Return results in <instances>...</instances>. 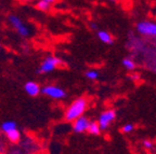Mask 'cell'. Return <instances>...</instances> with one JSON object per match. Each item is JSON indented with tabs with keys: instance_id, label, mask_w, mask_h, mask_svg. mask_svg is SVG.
Returning a JSON list of instances; mask_svg holds the SVG:
<instances>
[{
	"instance_id": "1",
	"label": "cell",
	"mask_w": 156,
	"mask_h": 154,
	"mask_svg": "<svg viewBox=\"0 0 156 154\" xmlns=\"http://www.w3.org/2000/svg\"><path fill=\"white\" fill-rule=\"evenodd\" d=\"M88 99L86 97H78L67 107L64 112V120L66 122H73L79 116H83L88 109Z\"/></svg>"
},
{
	"instance_id": "2",
	"label": "cell",
	"mask_w": 156,
	"mask_h": 154,
	"mask_svg": "<svg viewBox=\"0 0 156 154\" xmlns=\"http://www.w3.org/2000/svg\"><path fill=\"white\" fill-rule=\"evenodd\" d=\"M136 32L141 37L150 40H156V23L147 19H143L136 23Z\"/></svg>"
},
{
	"instance_id": "3",
	"label": "cell",
	"mask_w": 156,
	"mask_h": 154,
	"mask_svg": "<svg viewBox=\"0 0 156 154\" xmlns=\"http://www.w3.org/2000/svg\"><path fill=\"white\" fill-rule=\"evenodd\" d=\"M62 65H64V63L61 58L56 57L54 55H49L39 65L38 73H41V75L50 73L52 71H54L55 69H58V67H61Z\"/></svg>"
},
{
	"instance_id": "4",
	"label": "cell",
	"mask_w": 156,
	"mask_h": 154,
	"mask_svg": "<svg viewBox=\"0 0 156 154\" xmlns=\"http://www.w3.org/2000/svg\"><path fill=\"white\" fill-rule=\"evenodd\" d=\"M116 116H117V112L114 109H107V110L102 111L100 113V116H99V119H98V124L100 126L101 132L108 129L111 124L115 121Z\"/></svg>"
},
{
	"instance_id": "5",
	"label": "cell",
	"mask_w": 156,
	"mask_h": 154,
	"mask_svg": "<svg viewBox=\"0 0 156 154\" xmlns=\"http://www.w3.org/2000/svg\"><path fill=\"white\" fill-rule=\"evenodd\" d=\"M41 94L51 99H55V100L64 99L66 97V95H67L65 89L58 86V85H53V84H49V85H46V86L41 87Z\"/></svg>"
},
{
	"instance_id": "6",
	"label": "cell",
	"mask_w": 156,
	"mask_h": 154,
	"mask_svg": "<svg viewBox=\"0 0 156 154\" xmlns=\"http://www.w3.org/2000/svg\"><path fill=\"white\" fill-rule=\"evenodd\" d=\"M8 21H9L10 25L15 29V32L20 35L21 37H28L29 36V28L24 24L22 19L20 18L17 15L15 14H10L8 16Z\"/></svg>"
},
{
	"instance_id": "7",
	"label": "cell",
	"mask_w": 156,
	"mask_h": 154,
	"mask_svg": "<svg viewBox=\"0 0 156 154\" xmlns=\"http://www.w3.org/2000/svg\"><path fill=\"white\" fill-rule=\"evenodd\" d=\"M89 123H90V120L87 116H79L75 121H73V132H76V134H81V132H87Z\"/></svg>"
},
{
	"instance_id": "8",
	"label": "cell",
	"mask_w": 156,
	"mask_h": 154,
	"mask_svg": "<svg viewBox=\"0 0 156 154\" xmlns=\"http://www.w3.org/2000/svg\"><path fill=\"white\" fill-rule=\"evenodd\" d=\"M25 93L30 97H36L41 93V87L35 81H28L24 85Z\"/></svg>"
},
{
	"instance_id": "9",
	"label": "cell",
	"mask_w": 156,
	"mask_h": 154,
	"mask_svg": "<svg viewBox=\"0 0 156 154\" xmlns=\"http://www.w3.org/2000/svg\"><path fill=\"white\" fill-rule=\"evenodd\" d=\"M97 37L98 39L105 44L112 45L114 43V37L106 30H97Z\"/></svg>"
},
{
	"instance_id": "10",
	"label": "cell",
	"mask_w": 156,
	"mask_h": 154,
	"mask_svg": "<svg viewBox=\"0 0 156 154\" xmlns=\"http://www.w3.org/2000/svg\"><path fill=\"white\" fill-rule=\"evenodd\" d=\"M122 65L128 71H133L136 68V62L134 60V58L132 56H128V57L122 58Z\"/></svg>"
},
{
	"instance_id": "11",
	"label": "cell",
	"mask_w": 156,
	"mask_h": 154,
	"mask_svg": "<svg viewBox=\"0 0 156 154\" xmlns=\"http://www.w3.org/2000/svg\"><path fill=\"white\" fill-rule=\"evenodd\" d=\"M5 136H7L8 140H9L10 142H12V143H16V142H19L20 139H21V132H20V130L17 129V128L5 132Z\"/></svg>"
},
{
	"instance_id": "12",
	"label": "cell",
	"mask_w": 156,
	"mask_h": 154,
	"mask_svg": "<svg viewBox=\"0 0 156 154\" xmlns=\"http://www.w3.org/2000/svg\"><path fill=\"white\" fill-rule=\"evenodd\" d=\"M87 132L90 134V135L93 136H98L101 134V129H100V126L98 124L97 121H90L89 123V126H88V129Z\"/></svg>"
},
{
	"instance_id": "13",
	"label": "cell",
	"mask_w": 156,
	"mask_h": 154,
	"mask_svg": "<svg viewBox=\"0 0 156 154\" xmlns=\"http://www.w3.org/2000/svg\"><path fill=\"white\" fill-rule=\"evenodd\" d=\"M0 128H1V130L5 134V132H10V130L15 129V128H16V123H15L14 121H11V120L5 121V122L1 124Z\"/></svg>"
},
{
	"instance_id": "14",
	"label": "cell",
	"mask_w": 156,
	"mask_h": 154,
	"mask_svg": "<svg viewBox=\"0 0 156 154\" xmlns=\"http://www.w3.org/2000/svg\"><path fill=\"white\" fill-rule=\"evenodd\" d=\"M100 77V73L99 71L94 69H89L85 72V78H87L88 80H91V81H94V80H98Z\"/></svg>"
},
{
	"instance_id": "15",
	"label": "cell",
	"mask_w": 156,
	"mask_h": 154,
	"mask_svg": "<svg viewBox=\"0 0 156 154\" xmlns=\"http://www.w3.org/2000/svg\"><path fill=\"white\" fill-rule=\"evenodd\" d=\"M50 7H51V5H49V3H47L44 0H38V1L36 2L37 10L41 11V12H47V11H49Z\"/></svg>"
},
{
	"instance_id": "16",
	"label": "cell",
	"mask_w": 156,
	"mask_h": 154,
	"mask_svg": "<svg viewBox=\"0 0 156 154\" xmlns=\"http://www.w3.org/2000/svg\"><path fill=\"white\" fill-rule=\"evenodd\" d=\"M120 130L124 134H130V132H132L134 130V125L131 124V123H126L125 125L122 126V129Z\"/></svg>"
},
{
	"instance_id": "17",
	"label": "cell",
	"mask_w": 156,
	"mask_h": 154,
	"mask_svg": "<svg viewBox=\"0 0 156 154\" xmlns=\"http://www.w3.org/2000/svg\"><path fill=\"white\" fill-rule=\"evenodd\" d=\"M142 146H143V148L146 150H151V149H153V147H154L153 142L150 139H144L143 141H142Z\"/></svg>"
},
{
	"instance_id": "18",
	"label": "cell",
	"mask_w": 156,
	"mask_h": 154,
	"mask_svg": "<svg viewBox=\"0 0 156 154\" xmlns=\"http://www.w3.org/2000/svg\"><path fill=\"white\" fill-rule=\"evenodd\" d=\"M90 28L92 30H98V25L95 23H90Z\"/></svg>"
},
{
	"instance_id": "19",
	"label": "cell",
	"mask_w": 156,
	"mask_h": 154,
	"mask_svg": "<svg viewBox=\"0 0 156 154\" xmlns=\"http://www.w3.org/2000/svg\"><path fill=\"white\" fill-rule=\"evenodd\" d=\"M47 3H49V5H53V3H55L56 2V0H44Z\"/></svg>"
},
{
	"instance_id": "20",
	"label": "cell",
	"mask_w": 156,
	"mask_h": 154,
	"mask_svg": "<svg viewBox=\"0 0 156 154\" xmlns=\"http://www.w3.org/2000/svg\"><path fill=\"white\" fill-rule=\"evenodd\" d=\"M19 2H30V1H33V0H17Z\"/></svg>"
},
{
	"instance_id": "21",
	"label": "cell",
	"mask_w": 156,
	"mask_h": 154,
	"mask_svg": "<svg viewBox=\"0 0 156 154\" xmlns=\"http://www.w3.org/2000/svg\"><path fill=\"white\" fill-rule=\"evenodd\" d=\"M3 149H5V148H3V145H0V153H2Z\"/></svg>"
},
{
	"instance_id": "22",
	"label": "cell",
	"mask_w": 156,
	"mask_h": 154,
	"mask_svg": "<svg viewBox=\"0 0 156 154\" xmlns=\"http://www.w3.org/2000/svg\"><path fill=\"white\" fill-rule=\"evenodd\" d=\"M107 1H110V2L115 3V2H117V1H118V0H107Z\"/></svg>"
},
{
	"instance_id": "23",
	"label": "cell",
	"mask_w": 156,
	"mask_h": 154,
	"mask_svg": "<svg viewBox=\"0 0 156 154\" xmlns=\"http://www.w3.org/2000/svg\"><path fill=\"white\" fill-rule=\"evenodd\" d=\"M0 50H1V43H0Z\"/></svg>"
}]
</instances>
